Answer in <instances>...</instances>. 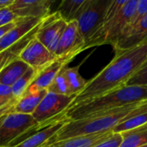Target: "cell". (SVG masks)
<instances>
[{"label":"cell","instance_id":"obj_34","mask_svg":"<svg viewBox=\"0 0 147 147\" xmlns=\"http://www.w3.org/2000/svg\"><path fill=\"white\" fill-rule=\"evenodd\" d=\"M14 2L15 0H0V10L9 7Z\"/></svg>","mask_w":147,"mask_h":147},{"label":"cell","instance_id":"obj_29","mask_svg":"<svg viewBox=\"0 0 147 147\" xmlns=\"http://www.w3.org/2000/svg\"><path fill=\"white\" fill-rule=\"evenodd\" d=\"M17 18L18 17L9 10V7L0 10V27L10 23Z\"/></svg>","mask_w":147,"mask_h":147},{"label":"cell","instance_id":"obj_5","mask_svg":"<svg viewBox=\"0 0 147 147\" xmlns=\"http://www.w3.org/2000/svg\"><path fill=\"white\" fill-rule=\"evenodd\" d=\"M112 0H87L75 19L85 42L91 36L104 20Z\"/></svg>","mask_w":147,"mask_h":147},{"label":"cell","instance_id":"obj_22","mask_svg":"<svg viewBox=\"0 0 147 147\" xmlns=\"http://www.w3.org/2000/svg\"><path fill=\"white\" fill-rule=\"evenodd\" d=\"M87 0H61L57 10L66 21L75 19L77 14Z\"/></svg>","mask_w":147,"mask_h":147},{"label":"cell","instance_id":"obj_23","mask_svg":"<svg viewBox=\"0 0 147 147\" xmlns=\"http://www.w3.org/2000/svg\"><path fill=\"white\" fill-rule=\"evenodd\" d=\"M37 74H38L37 70H35L33 68H29L27 70V72L11 86L12 93L17 100L22 95V94L32 84V82L34 80V78L36 77Z\"/></svg>","mask_w":147,"mask_h":147},{"label":"cell","instance_id":"obj_35","mask_svg":"<svg viewBox=\"0 0 147 147\" xmlns=\"http://www.w3.org/2000/svg\"><path fill=\"white\" fill-rule=\"evenodd\" d=\"M9 102H11V101H6V100H3V99L0 98V108H2L3 107H4L6 104H8V103H9Z\"/></svg>","mask_w":147,"mask_h":147},{"label":"cell","instance_id":"obj_15","mask_svg":"<svg viewBox=\"0 0 147 147\" xmlns=\"http://www.w3.org/2000/svg\"><path fill=\"white\" fill-rule=\"evenodd\" d=\"M47 93V89L40 88L31 84L17 100L13 107V112L24 114H32Z\"/></svg>","mask_w":147,"mask_h":147},{"label":"cell","instance_id":"obj_18","mask_svg":"<svg viewBox=\"0 0 147 147\" xmlns=\"http://www.w3.org/2000/svg\"><path fill=\"white\" fill-rule=\"evenodd\" d=\"M67 63L64 62L61 59L57 58L54 62L42 68L40 71L38 72L36 77L33 81L32 84L43 89L48 88V87L51 85L56 75L59 74V72L64 68L66 67Z\"/></svg>","mask_w":147,"mask_h":147},{"label":"cell","instance_id":"obj_37","mask_svg":"<svg viewBox=\"0 0 147 147\" xmlns=\"http://www.w3.org/2000/svg\"><path fill=\"white\" fill-rule=\"evenodd\" d=\"M55 1H56V0H54V2H55Z\"/></svg>","mask_w":147,"mask_h":147},{"label":"cell","instance_id":"obj_38","mask_svg":"<svg viewBox=\"0 0 147 147\" xmlns=\"http://www.w3.org/2000/svg\"><path fill=\"white\" fill-rule=\"evenodd\" d=\"M7 147H9V146H7Z\"/></svg>","mask_w":147,"mask_h":147},{"label":"cell","instance_id":"obj_31","mask_svg":"<svg viewBox=\"0 0 147 147\" xmlns=\"http://www.w3.org/2000/svg\"><path fill=\"white\" fill-rule=\"evenodd\" d=\"M0 98L6 100L8 101H17V99L14 96L12 93V89L10 86L4 85L0 83Z\"/></svg>","mask_w":147,"mask_h":147},{"label":"cell","instance_id":"obj_25","mask_svg":"<svg viewBox=\"0 0 147 147\" xmlns=\"http://www.w3.org/2000/svg\"><path fill=\"white\" fill-rule=\"evenodd\" d=\"M145 124H147V111H145L134 117H132V118L120 123L118 126H116L113 129V132L120 133H122L125 131H128V130L139 127Z\"/></svg>","mask_w":147,"mask_h":147},{"label":"cell","instance_id":"obj_8","mask_svg":"<svg viewBox=\"0 0 147 147\" xmlns=\"http://www.w3.org/2000/svg\"><path fill=\"white\" fill-rule=\"evenodd\" d=\"M69 120L65 116V111L59 114L58 116L42 123L39 124L33 129L27 133H33L28 134L24 139L16 144L13 147H43L45 146L62 128V126L67 123ZM25 134V133H24Z\"/></svg>","mask_w":147,"mask_h":147},{"label":"cell","instance_id":"obj_1","mask_svg":"<svg viewBox=\"0 0 147 147\" xmlns=\"http://www.w3.org/2000/svg\"><path fill=\"white\" fill-rule=\"evenodd\" d=\"M146 59L147 39L134 47L115 52L113 60L98 75L87 81L84 88L75 96L69 107L125 86Z\"/></svg>","mask_w":147,"mask_h":147},{"label":"cell","instance_id":"obj_20","mask_svg":"<svg viewBox=\"0 0 147 147\" xmlns=\"http://www.w3.org/2000/svg\"><path fill=\"white\" fill-rule=\"evenodd\" d=\"M122 141L120 147H140L147 146V124L120 133Z\"/></svg>","mask_w":147,"mask_h":147},{"label":"cell","instance_id":"obj_11","mask_svg":"<svg viewBox=\"0 0 147 147\" xmlns=\"http://www.w3.org/2000/svg\"><path fill=\"white\" fill-rule=\"evenodd\" d=\"M19 58L38 72L57 59L55 55L35 38V36L22 50Z\"/></svg>","mask_w":147,"mask_h":147},{"label":"cell","instance_id":"obj_33","mask_svg":"<svg viewBox=\"0 0 147 147\" xmlns=\"http://www.w3.org/2000/svg\"><path fill=\"white\" fill-rule=\"evenodd\" d=\"M17 19H18V18H17ZM17 19L15 20L14 22L10 23H8V24H6V25H4V26L0 27V39L16 25V22H17Z\"/></svg>","mask_w":147,"mask_h":147},{"label":"cell","instance_id":"obj_17","mask_svg":"<svg viewBox=\"0 0 147 147\" xmlns=\"http://www.w3.org/2000/svg\"><path fill=\"white\" fill-rule=\"evenodd\" d=\"M30 67L19 57L16 58L0 70V83L12 86Z\"/></svg>","mask_w":147,"mask_h":147},{"label":"cell","instance_id":"obj_16","mask_svg":"<svg viewBox=\"0 0 147 147\" xmlns=\"http://www.w3.org/2000/svg\"><path fill=\"white\" fill-rule=\"evenodd\" d=\"M113 133L114 132L110 131L103 133L82 135L57 141L44 147H94L109 139Z\"/></svg>","mask_w":147,"mask_h":147},{"label":"cell","instance_id":"obj_12","mask_svg":"<svg viewBox=\"0 0 147 147\" xmlns=\"http://www.w3.org/2000/svg\"><path fill=\"white\" fill-rule=\"evenodd\" d=\"M146 39H147V14L128 25L112 46L115 52H119L134 47Z\"/></svg>","mask_w":147,"mask_h":147},{"label":"cell","instance_id":"obj_27","mask_svg":"<svg viewBox=\"0 0 147 147\" xmlns=\"http://www.w3.org/2000/svg\"><path fill=\"white\" fill-rule=\"evenodd\" d=\"M128 1L129 0H112L110 4H109V7L107 10V13L105 15L104 20L102 23H104L105 21H107V20L110 19L112 16H114L117 12H119L127 4V3Z\"/></svg>","mask_w":147,"mask_h":147},{"label":"cell","instance_id":"obj_26","mask_svg":"<svg viewBox=\"0 0 147 147\" xmlns=\"http://www.w3.org/2000/svg\"><path fill=\"white\" fill-rule=\"evenodd\" d=\"M126 85L147 87V59L142 66L134 74Z\"/></svg>","mask_w":147,"mask_h":147},{"label":"cell","instance_id":"obj_10","mask_svg":"<svg viewBox=\"0 0 147 147\" xmlns=\"http://www.w3.org/2000/svg\"><path fill=\"white\" fill-rule=\"evenodd\" d=\"M76 95H62L48 92L32 113L38 124H42L65 112L72 103Z\"/></svg>","mask_w":147,"mask_h":147},{"label":"cell","instance_id":"obj_2","mask_svg":"<svg viewBox=\"0 0 147 147\" xmlns=\"http://www.w3.org/2000/svg\"><path fill=\"white\" fill-rule=\"evenodd\" d=\"M145 111H147V101L114 109L109 113L77 120H69L45 146L69 138L113 131L120 123Z\"/></svg>","mask_w":147,"mask_h":147},{"label":"cell","instance_id":"obj_21","mask_svg":"<svg viewBox=\"0 0 147 147\" xmlns=\"http://www.w3.org/2000/svg\"><path fill=\"white\" fill-rule=\"evenodd\" d=\"M78 68L79 66L73 68H68L66 66L64 68L65 75L67 79L71 95H77L79 94L87 84V81H85L79 74Z\"/></svg>","mask_w":147,"mask_h":147},{"label":"cell","instance_id":"obj_9","mask_svg":"<svg viewBox=\"0 0 147 147\" xmlns=\"http://www.w3.org/2000/svg\"><path fill=\"white\" fill-rule=\"evenodd\" d=\"M67 22L55 11L44 17L35 34V38L53 55L66 27Z\"/></svg>","mask_w":147,"mask_h":147},{"label":"cell","instance_id":"obj_14","mask_svg":"<svg viewBox=\"0 0 147 147\" xmlns=\"http://www.w3.org/2000/svg\"><path fill=\"white\" fill-rule=\"evenodd\" d=\"M42 19L37 17H18L16 25L0 39V52L9 48L30 31H32Z\"/></svg>","mask_w":147,"mask_h":147},{"label":"cell","instance_id":"obj_13","mask_svg":"<svg viewBox=\"0 0 147 147\" xmlns=\"http://www.w3.org/2000/svg\"><path fill=\"white\" fill-rule=\"evenodd\" d=\"M54 0H15L9 7L17 17L43 19L50 14Z\"/></svg>","mask_w":147,"mask_h":147},{"label":"cell","instance_id":"obj_6","mask_svg":"<svg viewBox=\"0 0 147 147\" xmlns=\"http://www.w3.org/2000/svg\"><path fill=\"white\" fill-rule=\"evenodd\" d=\"M32 114L9 113L0 125V147L9 146L28 131L38 126Z\"/></svg>","mask_w":147,"mask_h":147},{"label":"cell","instance_id":"obj_28","mask_svg":"<svg viewBox=\"0 0 147 147\" xmlns=\"http://www.w3.org/2000/svg\"><path fill=\"white\" fill-rule=\"evenodd\" d=\"M122 141V138L120 133H114L109 139L99 143L94 147H120Z\"/></svg>","mask_w":147,"mask_h":147},{"label":"cell","instance_id":"obj_32","mask_svg":"<svg viewBox=\"0 0 147 147\" xmlns=\"http://www.w3.org/2000/svg\"><path fill=\"white\" fill-rule=\"evenodd\" d=\"M16 101H11V102L6 104V105H5L4 107H3L2 108H0V118H1L2 116H3L4 114L9 113H10V112L13 111V107H14L15 104L16 103Z\"/></svg>","mask_w":147,"mask_h":147},{"label":"cell","instance_id":"obj_30","mask_svg":"<svg viewBox=\"0 0 147 147\" xmlns=\"http://www.w3.org/2000/svg\"><path fill=\"white\" fill-rule=\"evenodd\" d=\"M147 14V0H138V3H137V8H136V11L134 14V16L133 18V21L130 24L135 23L136 21H138L140 18H141L143 16ZM129 24V25H130Z\"/></svg>","mask_w":147,"mask_h":147},{"label":"cell","instance_id":"obj_19","mask_svg":"<svg viewBox=\"0 0 147 147\" xmlns=\"http://www.w3.org/2000/svg\"><path fill=\"white\" fill-rule=\"evenodd\" d=\"M40 23L32 31H30L27 36H25L23 38H22L20 41L16 42L15 44H13L9 48L0 52V70L5 65H7L8 63H9L10 62H12L16 58L19 57V55L22 52V50L24 49V47L28 43V42L33 37H34V36L37 32V29L40 26Z\"/></svg>","mask_w":147,"mask_h":147},{"label":"cell","instance_id":"obj_3","mask_svg":"<svg viewBox=\"0 0 147 147\" xmlns=\"http://www.w3.org/2000/svg\"><path fill=\"white\" fill-rule=\"evenodd\" d=\"M146 101L147 87L125 85L91 101L69 107L65 110V116L69 120H77Z\"/></svg>","mask_w":147,"mask_h":147},{"label":"cell","instance_id":"obj_36","mask_svg":"<svg viewBox=\"0 0 147 147\" xmlns=\"http://www.w3.org/2000/svg\"><path fill=\"white\" fill-rule=\"evenodd\" d=\"M140 147H147V146H140Z\"/></svg>","mask_w":147,"mask_h":147},{"label":"cell","instance_id":"obj_4","mask_svg":"<svg viewBox=\"0 0 147 147\" xmlns=\"http://www.w3.org/2000/svg\"><path fill=\"white\" fill-rule=\"evenodd\" d=\"M137 3L138 0H129L119 12L102 23L85 42V49L104 44H115L124 29L132 23Z\"/></svg>","mask_w":147,"mask_h":147},{"label":"cell","instance_id":"obj_24","mask_svg":"<svg viewBox=\"0 0 147 147\" xmlns=\"http://www.w3.org/2000/svg\"><path fill=\"white\" fill-rule=\"evenodd\" d=\"M65 68V67H64ZM64 68L59 72V74L56 75L51 85L48 87L47 91L52 92L58 94L62 95H71L70 91V87L67 81V79L65 75Z\"/></svg>","mask_w":147,"mask_h":147},{"label":"cell","instance_id":"obj_7","mask_svg":"<svg viewBox=\"0 0 147 147\" xmlns=\"http://www.w3.org/2000/svg\"><path fill=\"white\" fill-rule=\"evenodd\" d=\"M85 50V40L83 37L76 19L67 22L66 27L54 53L56 58L67 64L79 53Z\"/></svg>","mask_w":147,"mask_h":147}]
</instances>
